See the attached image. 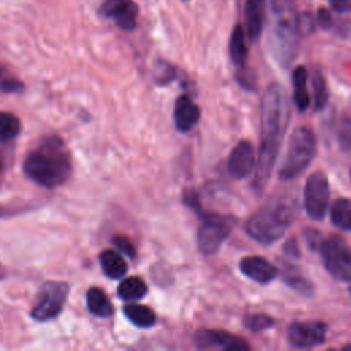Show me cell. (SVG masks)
Returning a JSON list of instances; mask_svg holds the SVG:
<instances>
[{"mask_svg": "<svg viewBox=\"0 0 351 351\" xmlns=\"http://www.w3.org/2000/svg\"><path fill=\"white\" fill-rule=\"evenodd\" d=\"M289 119L287 93L278 84L267 86L261 101V144L254 186L262 191L273 171L282 136Z\"/></svg>", "mask_w": 351, "mask_h": 351, "instance_id": "1", "label": "cell"}, {"mask_svg": "<svg viewBox=\"0 0 351 351\" xmlns=\"http://www.w3.org/2000/svg\"><path fill=\"white\" fill-rule=\"evenodd\" d=\"M23 171L32 181L45 188L64 184L71 174V159L64 141L58 136L43 138L25 158Z\"/></svg>", "mask_w": 351, "mask_h": 351, "instance_id": "2", "label": "cell"}, {"mask_svg": "<svg viewBox=\"0 0 351 351\" xmlns=\"http://www.w3.org/2000/svg\"><path fill=\"white\" fill-rule=\"evenodd\" d=\"M292 221L291 208L285 204L266 206L252 214L245 225V232L262 244H271L278 240Z\"/></svg>", "mask_w": 351, "mask_h": 351, "instance_id": "3", "label": "cell"}, {"mask_svg": "<svg viewBox=\"0 0 351 351\" xmlns=\"http://www.w3.org/2000/svg\"><path fill=\"white\" fill-rule=\"evenodd\" d=\"M315 147L317 143L314 133L308 128L302 126L295 129L278 170L280 178L288 181L303 173L315 155Z\"/></svg>", "mask_w": 351, "mask_h": 351, "instance_id": "4", "label": "cell"}, {"mask_svg": "<svg viewBox=\"0 0 351 351\" xmlns=\"http://www.w3.org/2000/svg\"><path fill=\"white\" fill-rule=\"evenodd\" d=\"M299 37L300 36L295 25V15L277 16L269 44L270 51L278 63L287 66L295 59L299 47Z\"/></svg>", "mask_w": 351, "mask_h": 351, "instance_id": "5", "label": "cell"}, {"mask_svg": "<svg viewBox=\"0 0 351 351\" xmlns=\"http://www.w3.org/2000/svg\"><path fill=\"white\" fill-rule=\"evenodd\" d=\"M321 256L325 269L340 281H351V248L339 236L321 241Z\"/></svg>", "mask_w": 351, "mask_h": 351, "instance_id": "6", "label": "cell"}, {"mask_svg": "<svg viewBox=\"0 0 351 351\" xmlns=\"http://www.w3.org/2000/svg\"><path fill=\"white\" fill-rule=\"evenodd\" d=\"M234 221L225 215L204 214L197 232V245L202 254H215L230 234Z\"/></svg>", "mask_w": 351, "mask_h": 351, "instance_id": "7", "label": "cell"}, {"mask_svg": "<svg viewBox=\"0 0 351 351\" xmlns=\"http://www.w3.org/2000/svg\"><path fill=\"white\" fill-rule=\"evenodd\" d=\"M69 285L60 281H48L41 287L40 298L32 308V317L37 321H48L59 315L67 299Z\"/></svg>", "mask_w": 351, "mask_h": 351, "instance_id": "8", "label": "cell"}, {"mask_svg": "<svg viewBox=\"0 0 351 351\" xmlns=\"http://www.w3.org/2000/svg\"><path fill=\"white\" fill-rule=\"evenodd\" d=\"M329 182L324 173L311 174L304 186V208L314 221H321L329 203Z\"/></svg>", "mask_w": 351, "mask_h": 351, "instance_id": "9", "label": "cell"}, {"mask_svg": "<svg viewBox=\"0 0 351 351\" xmlns=\"http://www.w3.org/2000/svg\"><path fill=\"white\" fill-rule=\"evenodd\" d=\"M288 341L296 348H310L325 341L326 325L321 321H296L288 326Z\"/></svg>", "mask_w": 351, "mask_h": 351, "instance_id": "10", "label": "cell"}, {"mask_svg": "<svg viewBox=\"0 0 351 351\" xmlns=\"http://www.w3.org/2000/svg\"><path fill=\"white\" fill-rule=\"evenodd\" d=\"M100 14L112 18L122 30H133L137 25L138 7L133 0H106L100 7Z\"/></svg>", "mask_w": 351, "mask_h": 351, "instance_id": "11", "label": "cell"}, {"mask_svg": "<svg viewBox=\"0 0 351 351\" xmlns=\"http://www.w3.org/2000/svg\"><path fill=\"white\" fill-rule=\"evenodd\" d=\"M195 343L199 348H214L219 347L226 351H241L248 350V344L237 336H233L223 330L202 329L195 336Z\"/></svg>", "mask_w": 351, "mask_h": 351, "instance_id": "12", "label": "cell"}, {"mask_svg": "<svg viewBox=\"0 0 351 351\" xmlns=\"http://www.w3.org/2000/svg\"><path fill=\"white\" fill-rule=\"evenodd\" d=\"M255 167V149L250 141L241 140L232 149L228 159V170L236 180H243L250 176Z\"/></svg>", "mask_w": 351, "mask_h": 351, "instance_id": "13", "label": "cell"}, {"mask_svg": "<svg viewBox=\"0 0 351 351\" xmlns=\"http://www.w3.org/2000/svg\"><path fill=\"white\" fill-rule=\"evenodd\" d=\"M240 270L244 276L259 284H267L278 274L277 267L262 256L243 258L240 262Z\"/></svg>", "mask_w": 351, "mask_h": 351, "instance_id": "14", "label": "cell"}, {"mask_svg": "<svg viewBox=\"0 0 351 351\" xmlns=\"http://www.w3.org/2000/svg\"><path fill=\"white\" fill-rule=\"evenodd\" d=\"M266 12V0H245L244 3V19H245V36L251 41L259 38Z\"/></svg>", "mask_w": 351, "mask_h": 351, "instance_id": "15", "label": "cell"}, {"mask_svg": "<svg viewBox=\"0 0 351 351\" xmlns=\"http://www.w3.org/2000/svg\"><path fill=\"white\" fill-rule=\"evenodd\" d=\"M200 118V110L188 95H181L174 107V121L180 132L191 130Z\"/></svg>", "mask_w": 351, "mask_h": 351, "instance_id": "16", "label": "cell"}, {"mask_svg": "<svg viewBox=\"0 0 351 351\" xmlns=\"http://www.w3.org/2000/svg\"><path fill=\"white\" fill-rule=\"evenodd\" d=\"M229 55L237 67L245 66L248 48L245 43V30L241 25H236L229 40Z\"/></svg>", "mask_w": 351, "mask_h": 351, "instance_id": "17", "label": "cell"}, {"mask_svg": "<svg viewBox=\"0 0 351 351\" xmlns=\"http://www.w3.org/2000/svg\"><path fill=\"white\" fill-rule=\"evenodd\" d=\"M86 303H88L89 311L96 317L107 318V317L112 315V313H114V308H112V304H111L110 299L107 298L104 291L97 288V287H90L88 289Z\"/></svg>", "mask_w": 351, "mask_h": 351, "instance_id": "18", "label": "cell"}, {"mask_svg": "<svg viewBox=\"0 0 351 351\" xmlns=\"http://www.w3.org/2000/svg\"><path fill=\"white\" fill-rule=\"evenodd\" d=\"M307 77L308 73L306 67L299 66L293 70L292 81H293V100L296 107L300 111H304L310 106V93L307 89Z\"/></svg>", "mask_w": 351, "mask_h": 351, "instance_id": "19", "label": "cell"}, {"mask_svg": "<svg viewBox=\"0 0 351 351\" xmlns=\"http://www.w3.org/2000/svg\"><path fill=\"white\" fill-rule=\"evenodd\" d=\"M100 265L110 278H121L128 271V265L122 255L114 250H104L100 254Z\"/></svg>", "mask_w": 351, "mask_h": 351, "instance_id": "20", "label": "cell"}, {"mask_svg": "<svg viewBox=\"0 0 351 351\" xmlns=\"http://www.w3.org/2000/svg\"><path fill=\"white\" fill-rule=\"evenodd\" d=\"M123 314L132 324H134L138 328H151L156 322L155 313L148 306L136 303L126 304L123 307Z\"/></svg>", "mask_w": 351, "mask_h": 351, "instance_id": "21", "label": "cell"}, {"mask_svg": "<svg viewBox=\"0 0 351 351\" xmlns=\"http://www.w3.org/2000/svg\"><path fill=\"white\" fill-rule=\"evenodd\" d=\"M330 219L335 226L351 232V199L340 197L330 208Z\"/></svg>", "mask_w": 351, "mask_h": 351, "instance_id": "22", "label": "cell"}, {"mask_svg": "<svg viewBox=\"0 0 351 351\" xmlns=\"http://www.w3.org/2000/svg\"><path fill=\"white\" fill-rule=\"evenodd\" d=\"M117 292L123 300H138L147 293V284L140 277H128L119 284Z\"/></svg>", "mask_w": 351, "mask_h": 351, "instance_id": "23", "label": "cell"}, {"mask_svg": "<svg viewBox=\"0 0 351 351\" xmlns=\"http://www.w3.org/2000/svg\"><path fill=\"white\" fill-rule=\"evenodd\" d=\"M311 85H313V100H314V108L317 111L322 110L328 103V88L325 78L319 70L313 71L311 77Z\"/></svg>", "mask_w": 351, "mask_h": 351, "instance_id": "24", "label": "cell"}, {"mask_svg": "<svg viewBox=\"0 0 351 351\" xmlns=\"http://www.w3.org/2000/svg\"><path fill=\"white\" fill-rule=\"evenodd\" d=\"M21 122L11 112L0 111V141H10L19 134Z\"/></svg>", "mask_w": 351, "mask_h": 351, "instance_id": "25", "label": "cell"}, {"mask_svg": "<svg viewBox=\"0 0 351 351\" xmlns=\"http://www.w3.org/2000/svg\"><path fill=\"white\" fill-rule=\"evenodd\" d=\"M284 280L287 281V284L292 288H295L299 292H310L311 291V285L308 284V281L299 273V270H296L292 266H287V269L282 271Z\"/></svg>", "mask_w": 351, "mask_h": 351, "instance_id": "26", "label": "cell"}, {"mask_svg": "<svg viewBox=\"0 0 351 351\" xmlns=\"http://www.w3.org/2000/svg\"><path fill=\"white\" fill-rule=\"evenodd\" d=\"M22 89H23V82L0 63V90L7 93H15V92H21Z\"/></svg>", "mask_w": 351, "mask_h": 351, "instance_id": "27", "label": "cell"}, {"mask_svg": "<svg viewBox=\"0 0 351 351\" xmlns=\"http://www.w3.org/2000/svg\"><path fill=\"white\" fill-rule=\"evenodd\" d=\"M274 324V319L266 314H251L244 319V325L252 332H262L270 328Z\"/></svg>", "mask_w": 351, "mask_h": 351, "instance_id": "28", "label": "cell"}, {"mask_svg": "<svg viewBox=\"0 0 351 351\" xmlns=\"http://www.w3.org/2000/svg\"><path fill=\"white\" fill-rule=\"evenodd\" d=\"M315 23H317V21L311 12L304 11V12L299 14L298 16H295V25H296V30H298L299 36L306 37V36H310L311 33H314Z\"/></svg>", "mask_w": 351, "mask_h": 351, "instance_id": "29", "label": "cell"}, {"mask_svg": "<svg viewBox=\"0 0 351 351\" xmlns=\"http://www.w3.org/2000/svg\"><path fill=\"white\" fill-rule=\"evenodd\" d=\"M337 141L344 151H351V118L343 117L337 126Z\"/></svg>", "mask_w": 351, "mask_h": 351, "instance_id": "30", "label": "cell"}, {"mask_svg": "<svg viewBox=\"0 0 351 351\" xmlns=\"http://www.w3.org/2000/svg\"><path fill=\"white\" fill-rule=\"evenodd\" d=\"M174 75H176V70L170 63L163 62V60L156 62V64L154 67V77L158 84L165 85V84L170 82L174 78Z\"/></svg>", "mask_w": 351, "mask_h": 351, "instance_id": "31", "label": "cell"}, {"mask_svg": "<svg viewBox=\"0 0 351 351\" xmlns=\"http://www.w3.org/2000/svg\"><path fill=\"white\" fill-rule=\"evenodd\" d=\"M112 244L123 254H126L130 258H134L136 256V248L133 245V243L130 241V239H128L126 236H122V234H115L112 239H111Z\"/></svg>", "mask_w": 351, "mask_h": 351, "instance_id": "32", "label": "cell"}, {"mask_svg": "<svg viewBox=\"0 0 351 351\" xmlns=\"http://www.w3.org/2000/svg\"><path fill=\"white\" fill-rule=\"evenodd\" d=\"M270 5L277 16L293 15V0H270Z\"/></svg>", "mask_w": 351, "mask_h": 351, "instance_id": "33", "label": "cell"}, {"mask_svg": "<svg viewBox=\"0 0 351 351\" xmlns=\"http://www.w3.org/2000/svg\"><path fill=\"white\" fill-rule=\"evenodd\" d=\"M237 81L245 88V89H254L255 85H256V78H255V74L252 73V70H250L248 67L243 66V67H239V71H237Z\"/></svg>", "mask_w": 351, "mask_h": 351, "instance_id": "34", "label": "cell"}, {"mask_svg": "<svg viewBox=\"0 0 351 351\" xmlns=\"http://www.w3.org/2000/svg\"><path fill=\"white\" fill-rule=\"evenodd\" d=\"M315 21L318 23L319 27L322 29H330L333 25V18H332V12L328 8H319L317 11V16Z\"/></svg>", "mask_w": 351, "mask_h": 351, "instance_id": "35", "label": "cell"}, {"mask_svg": "<svg viewBox=\"0 0 351 351\" xmlns=\"http://www.w3.org/2000/svg\"><path fill=\"white\" fill-rule=\"evenodd\" d=\"M330 7L337 14L351 12V0H329Z\"/></svg>", "mask_w": 351, "mask_h": 351, "instance_id": "36", "label": "cell"}, {"mask_svg": "<svg viewBox=\"0 0 351 351\" xmlns=\"http://www.w3.org/2000/svg\"><path fill=\"white\" fill-rule=\"evenodd\" d=\"M184 200L185 203H188L192 208H199V199H197V195L195 191H188L184 193Z\"/></svg>", "mask_w": 351, "mask_h": 351, "instance_id": "37", "label": "cell"}, {"mask_svg": "<svg viewBox=\"0 0 351 351\" xmlns=\"http://www.w3.org/2000/svg\"><path fill=\"white\" fill-rule=\"evenodd\" d=\"M285 250L288 254H291L293 256H299V250H298V244H296L295 239L288 240V243L285 244Z\"/></svg>", "mask_w": 351, "mask_h": 351, "instance_id": "38", "label": "cell"}, {"mask_svg": "<svg viewBox=\"0 0 351 351\" xmlns=\"http://www.w3.org/2000/svg\"><path fill=\"white\" fill-rule=\"evenodd\" d=\"M0 171H1V162H0Z\"/></svg>", "mask_w": 351, "mask_h": 351, "instance_id": "39", "label": "cell"}, {"mask_svg": "<svg viewBox=\"0 0 351 351\" xmlns=\"http://www.w3.org/2000/svg\"><path fill=\"white\" fill-rule=\"evenodd\" d=\"M350 295H351V287H350Z\"/></svg>", "mask_w": 351, "mask_h": 351, "instance_id": "40", "label": "cell"}]
</instances>
